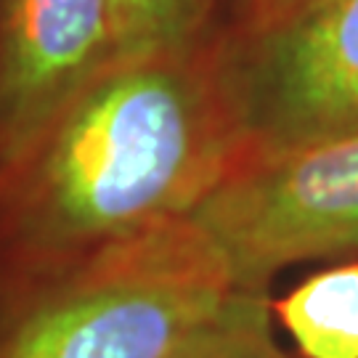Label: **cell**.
<instances>
[{
  "instance_id": "6da1fadb",
  "label": "cell",
  "mask_w": 358,
  "mask_h": 358,
  "mask_svg": "<svg viewBox=\"0 0 358 358\" xmlns=\"http://www.w3.org/2000/svg\"><path fill=\"white\" fill-rule=\"evenodd\" d=\"M217 40L120 56L0 170V266L85 255L215 192L244 157Z\"/></svg>"
},
{
  "instance_id": "7a4b0ae2",
  "label": "cell",
  "mask_w": 358,
  "mask_h": 358,
  "mask_svg": "<svg viewBox=\"0 0 358 358\" xmlns=\"http://www.w3.org/2000/svg\"><path fill=\"white\" fill-rule=\"evenodd\" d=\"M242 289L192 217L0 266V358H186Z\"/></svg>"
},
{
  "instance_id": "3957f363",
  "label": "cell",
  "mask_w": 358,
  "mask_h": 358,
  "mask_svg": "<svg viewBox=\"0 0 358 358\" xmlns=\"http://www.w3.org/2000/svg\"><path fill=\"white\" fill-rule=\"evenodd\" d=\"M244 157L358 136V0H303L217 40ZM242 157V159H244Z\"/></svg>"
},
{
  "instance_id": "277c9868",
  "label": "cell",
  "mask_w": 358,
  "mask_h": 358,
  "mask_svg": "<svg viewBox=\"0 0 358 358\" xmlns=\"http://www.w3.org/2000/svg\"><path fill=\"white\" fill-rule=\"evenodd\" d=\"M189 217L250 289L303 260L358 255V136L244 157Z\"/></svg>"
},
{
  "instance_id": "5b68a950",
  "label": "cell",
  "mask_w": 358,
  "mask_h": 358,
  "mask_svg": "<svg viewBox=\"0 0 358 358\" xmlns=\"http://www.w3.org/2000/svg\"><path fill=\"white\" fill-rule=\"evenodd\" d=\"M117 59L112 0H0V170Z\"/></svg>"
},
{
  "instance_id": "8992f818",
  "label": "cell",
  "mask_w": 358,
  "mask_h": 358,
  "mask_svg": "<svg viewBox=\"0 0 358 358\" xmlns=\"http://www.w3.org/2000/svg\"><path fill=\"white\" fill-rule=\"evenodd\" d=\"M273 310L306 358H358V260L308 276Z\"/></svg>"
},
{
  "instance_id": "52a82bcc",
  "label": "cell",
  "mask_w": 358,
  "mask_h": 358,
  "mask_svg": "<svg viewBox=\"0 0 358 358\" xmlns=\"http://www.w3.org/2000/svg\"><path fill=\"white\" fill-rule=\"evenodd\" d=\"M120 56L192 51L223 29V0H112Z\"/></svg>"
},
{
  "instance_id": "ba28073f",
  "label": "cell",
  "mask_w": 358,
  "mask_h": 358,
  "mask_svg": "<svg viewBox=\"0 0 358 358\" xmlns=\"http://www.w3.org/2000/svg\"><path fill=\"white\" fill-rule=\"evenodd\" d=\"M186 358H289L273 337L268 289H242Z\"/></svg>"
},
{
  "instance_id": "9c48e42d",
  "label": "cell",
  "mask_w": 358,
  "mask_h": 358,
  "mask_svg": "<svg viewBox=\"0 0 358 358\" xmlns=\"http://www.w3.org/2000/svg\"><path fill=\"white\" fill-rule=\"evenodd\" d=\"M297 3H303V0H236L231 24L226 27V29L252 24V22H263V19H268V16H276V13L292 8ZM226 29H223V32H226Z\"/></svg>"
},
{
  "instance_id": "30bf717a",
  "label": "cell",
  "mask_w": 358,
  "mask_h": 358,
  "mask_svg": "<svg viewBox=\"0 0 358 358\" xmlns=\"http://www.w3.org/2000/svg\"><path fill=\"white\" fill-rule=\"evenodd\" d=\"M234 6H236V0H223V16H226V27L231 24V16H234Z\"/></svg>"
}]
</instances>
